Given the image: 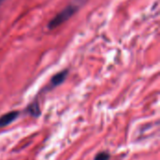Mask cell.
I'll list each match as a JSON object with an SVG mask.
<instances>
[{"instance_id": "8992f818", "label": "cell", "mask_w": 160, "mask_h": 160, "mask_svg": "<svg viewBox=\"0 0 160 160\" xmlns=\"http://www.w3.org/2000/svg\"><path fill=\"white\" fill-rule=\"evenodd\" d=\"M5 1H6V0H0V7H1V5H2Z\"/></svg>"}, {"instance_id": "3957f363", "label": "cell", "mask_w": 160, "mask_h": 160, "mask_svg": "<svg viewBox=\"0 0 160 160\" xmlns=\"http://www.w3.org/2000/svg\"><path fill=\"white\" fill-rule=\"evenodd\" d=\"M68 69H65L57 74H55L52 79H51V82H50V86L52 88V87H56L58 86L59 84H61L65 80L66 78L68 77Z\"/></svg>"}, {"instance_id": "277c9868", "label": "cell", "mask_w": 160, "mask_h": 160, "mask_svg": "<svg viewBox=\"0 0 160 160\" xmlns=\"http://www.w3.org/2000/svg\"><path fill=\"white\" fill-rule=\"evenodd\" d=\"M26 112L34 117H38L40 113V110H39V106L38 102H34L31 103L27 108H26Z\"/></svg>"}, {"instance_id": "6da1fadb", "label": "cell", "mask_w": 160, "mask_h": 160, "mask_svg": "<svg viewBox=\"0 0 160 160\" xmlns=\"http://www.w3.org/2000/svg\"><path fill=\"white\" fill-rule=\"evenodd\" d=\"M80 8V5L78 3H72L63 8L59 13H57L48 23L47 27L50 30L57 28L64 22H66L68 19H70Z\"/></svg>"}, {"instance_id": "7a4b0ae2", "label": "cell", "mask_w": 160, "mask_h": 160, "mask_svg": "<svg viewBox=\"0 0 160 160\" xmlns=\"http://www.w3.org/2000/svg\"><path fill=\"white\" fill-rule=\"evenodd\" d=\"M19 116V112L17 111H12L8 112L3 115L0 116V128H4L11 124L13 121H15Z\"/></svg>"}, {"instance_id": "5b68a950", "label": "cell", "mask_w": 160, "mask_h": 160, "mask_svg": "<svg viewBox=\"0 0 160 160\" xmlns=\"http://www.w3.org/2000/svg\"><path fill=\"white\" fill-rule=\"evenodd\" d=\"M110 159V155L109 153L107 152H100L98 153L96 157H95V159L94 160H109Z\"/></svg>"}]
</instances>
